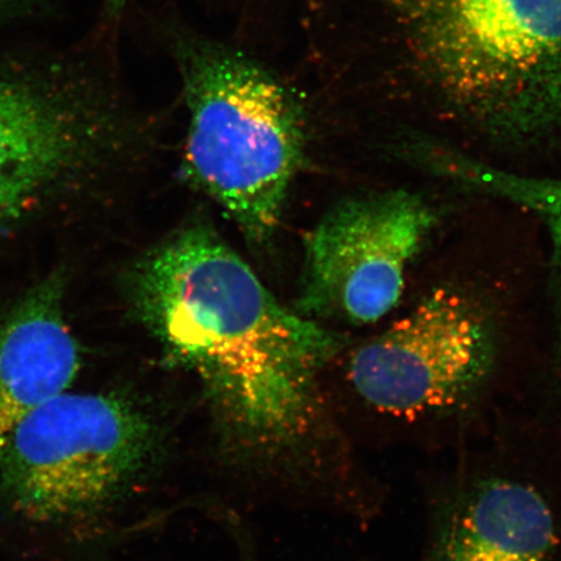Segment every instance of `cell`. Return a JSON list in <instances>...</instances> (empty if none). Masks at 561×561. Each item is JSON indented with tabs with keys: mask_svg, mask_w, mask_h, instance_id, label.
<instances>
[{
	"mask_svg": "<svg viewBox=\"0 0 561 561\" xmlns=\"http://www.w3.org/2000/svg\"><path fill=\"white\" fill-rule=\"evenodd\" d=\"M125 291L168 359L198 376L236 444L279 455L320 430L319 374L345 336L287 310L206 222L140 256Z\"/></svg>",
	"mask_w": 561,
	"mask_h": 561,
	"instance_id": "cell-1",
	"label": "cell"
},
{
	"mask_svg": "<svg viewBox=\"0 0 561 561\" xmlns=\"http://www.w3.org/2000/svg\"><path fill=\"white\" fill-rule=\"evenodd\" d=\"M171 45L188 111L187 178L251 242H268L304 163V105L240 48L188 32Z\"/></svg>",
	"mask_w": 561,
	"mask_h": 561,
	"instance_id": "cell-2",
	"label": "cell"
},
{
	"mask_svg": "<svg viewBox=\"0 0 561 561\" xmlns=\"http://www.w3.org/2000/svg\"><path fill=\"white\" fill-rule=\"evenodd\" d=\"M412 50L448 107L525 144L561 128V0H407Z\"/></svg>",
	"mask_w": 561,
	"mask_h": 561,
	"instance_id": "cell-3",
	"label": "cell"
},
{
	"mask_svg": "<svg viewBox=\"0 0 561 561\" xmlns=\"http://www.w3.org/2000/svg\"><path fill=\"white\" fill-rule=\"evenodd\" d=\"M157 450L156 426L128 399L65 391L21 420L7 438L0 489L26 520H87L122 500Z\"/></svg>",
	"mask_w": 561,
	"mask_h": 561,
	"instance_id": "cell-4",
	"label": "cell"
},
{
	"mask_svg": "<svg viewBox=\"0 0 561 561\" xmlns=\"http://www.w3.org/2000/svg\"><path fill=\"white\" fill-rule=\"evenodd\" d=\"M497 359L500 335L485 308L465 293L438 287L355 350L348 380L385 416L440 420L481 401Z\"/></svg>",
	"mask_w": 561,
	"mask_h": 561,
	"instance_id": "cell-5",
	"label": "cell"
},
{
	"mask_svg": "<svg viewBox=\"0 0 561 561\" xmlns=\"http://www.w3.org/2000/svg\"><path fill=\"white\" fill-rule=\"evenodd\" d=\"M116 125L91 75L0 61V236L85 178Z\"/></svg>",
	"mask_w": 561,
	"mask_h": 561,
	"instance_id": "cell-6",
	"label": "cell"
},
{
	"mask_svg": "<svg viewBox=\"0 0 561 561\" xmlns=\"http://www.w3.org/2000/svg\"><path fill=\"white\" fill-rule=\"evenodd\" d=\"M438 221L430 201L404 188L341 202L308 237L301 314L353 325L385 318Z\"/></svg>",
	"mask_w": 561,
	"mask_h": 561,
	"instance_id": "cell-7",
	"label": "cell"
},
{
	"mask_svg": "<svg viewBox=\"0 0 561 561\" xmlns=\"http://www.w3.org/2000/svg\"><path fill=\"white\" fill-rule=\"evenodd\" d=\"M551 474L467 469L434 511L425 561H561V490Z\"/></svg>",
	"mask_w": 561,
	"mask_h": 561,
	"instance_id": "cell-8",
	"label": "cell"
},
{
	"mask_svg": "<svg viewBox=\"0 0 561 561\" xmlns=\"http://www.w3.org/2000/svg\"><path fill=\"white\" fill-rule=\"evenodd\" d=\"M65 296L66 278L54 272L0 310V451L21 420L67 391L79 374Z\"/></svg>",
	"mask_w": 561,
	"mask_h": 561,
	"instance_id": "cell-9",
	"label": "cell"
},
{
	"mask_svg": "<svg viewBox=\"0 0 561 561\" xmlns=\"http://www.w3.org/2000/svg\"><path fill=\"white\" fill-rule=\"evenodd\" d=\"M401 156L437 178L528 209L545 224L552 245V268L559 300L558 360L561 368V178H531L483 163L468 153L421 137L405 139Z\"/></svg>",
	"mask_w": 561,
	"mask_h": 561,
	"instance_id": "cell-10",
	"label": "cell"
},
{
	"mask_svg": "<svg viewBox=\"0 0 561 561\" xmlns=\"http://www.w3.org/2000/svg\"><path fill=\"white\" fill-rule=\"evenodd\" d=\"M129 0H104V13L108 19L115 20L122 15Z\"/></svg>",
	"mask_w": 561,
	"mask_h": 561,
	"instance_id": "cell-11",
	"label": "cell"
},
{
	"mask_svg": "<svg viewBox=\"0 0 561 561\" xmlns=\"http://www.w3.org/2000/svg\"><path fill=\"white\" fill-rule=\"evenodd\" d=\"M21 0H0V11L10 10L11 7L16 5Z\"/></svg>",
	"mask_w": 561,
	"mask_h": 561,
	"instance_id": "cell-12",
	"label": "cell"
}]
</instances>
